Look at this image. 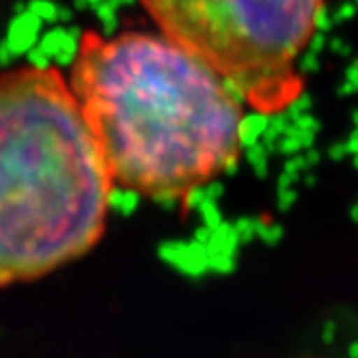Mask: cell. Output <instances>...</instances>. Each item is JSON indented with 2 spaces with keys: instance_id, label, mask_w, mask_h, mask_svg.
<instances>
[{
  "instance_id": "3957f363",
  "label": "cell",
  "mask_w": 358,
  "mask_h": 358,
  "mask_svg": "<svg viewBox=\"0 0 358 358\" xmlns=\"http://www.w3.org/2000/svg\"><path fill=\"white\" fill-rule=\"evenodd\" d=\"M158 33L210 65L248 110L274 117L304 93L302 57L328 0H138Z\"/></svg>"
},
{
  "instance_id": "6da1fadb",
  "label": "cell",
  "mask_w": 358,
  "mask_h": 358,
  "mask_svg": "<svg viewBox=\"0 0 358 358\" xmlns=\"http://www.w3.org/2000/svg\"><path fill=\"white\" fill-rule=\"evenodd\" d=\"M67 83L113 186L127 192L182 201L242 156V97L162 33L83 31Z\"/></svg>"
},
{
  "instance_id": "7a4b0ae2",
  "label": "cell",
  "mask_w": 358,
  "mask_h": 358,
  "mask_svg": "<svg viewBox=\"0 0 358 358\" xmlns=\"http://www.w3.org/2000/svg\"><path fill=\"white\" fill-rule=\"evenodd\" d=\"M113 179L57 67L0 76V287L87 255L104 236Z\"/></svg>"
}]
</instances>
